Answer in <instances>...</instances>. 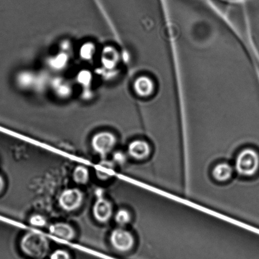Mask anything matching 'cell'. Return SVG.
Returning a JSON list of instances; mask_svg holds the SVG:
<instances>
[{
    "instance_id": "1",
    "label": "cell",
    "mask_w": 259,
    "mask_h": 259,
    "mask_svg": "<svg viewBox=\"0 0 259 259\" xmlns=\"http://www.w3.org/2000/svg\"><path fill=\"white\" fill-rule=\"evenodd\" d=\"M20 247L25 254L34 258L44 257L49 250V242L44 235L36 232L25 235L20 241Z\"/></svg>"
},
{
    "instance_id": "2",
    "label": "cell",
    "mask_w": 259,
    "mask_h": 259,
    "mask_svg": "<svg viewBox=\"0 0 259 259\" xmlns=\"http://www.w3.org/2000/svg\"><path fill=\"white\" fill-rule=\"evenodd\" d=\"M235 168L241 176H254L259 170L258 152L252 148L243 150L236 158Z\"/></svg>"
},
{
    "instance_id": "3",
    "label": "cell",
    "mask_w": 259,
    "mask_h": 259,
    "mask_svg": "<svg viewBox=\"0 0 259 259\" xmlns=\"http://www.w3.org/2000/svg\"><path fill=\"white\" fill-rule=\"evenodd\" d=\"M116 143L115 136L109 132H98L91 139L93 149L101 156H105L109 153L115 146Z\"/></svg>"
},
{
    "instance_id": "4",
    "label": "cell",
    "mask_w": 259,
    "mask_h": 259,
    "mask_svg": "<svg viewBox=\"0 0 259 259\" xmlns=\"http://www.w3.org/2000/svg\"><path fill=\"white\" fill-rule=\"evenodd\" d=\"M110 242L119 252H128L133 248L134 239L133 235L122 228L114 230L110 235Z\"/></svg>"
},
{
    "instance_id": "5",
    "label": "cell",
    "mask_w": 259,
    "mask_h": 259,
    "mask_svg": "<svg viewBox=\"0 0 259 259\" xmlns=\"http://www.w3.org/2000/svg\"><path fill=\"white\" fill-rule=\"evenodd\" d=\"M83 200V193L78 189H68L61 194L58 202L67 211H72L80 207Z\"/></svg>"
},
{
    "instance_id": "6",
    "label": "cell",
    "mask_w": 259,
    "mask_h": 259,
    "mask_svg": "<svg viewBox=\"0 0 259 259\" xmlns=\"http://www.w3.org/2000/svg\"><path fill=\"white\" fill-rule=\"evenodd\" d=\"M93 214L95 219L100 223L108 222L113 214V207L108 200L98 197L93 207Z\"/></svg>"
},
{
    "instance_id": "7",
    "label": "cell",
    "mask_w": 259,
    "mask_h": 259,
    "mask_svg": "<svg viewBox=\"0 0 259 259\" xmlns=\"http://www.w3.org/2000/svg\"><path fill=\"white\" fill-rule=\"evenodd\" d=\"M128 152L129 156L136 160H143L151 154V145L143 140H135L129 144Z\"/></svg>"
},
{
    "instance_id": "8",
    "label": "cell",
    "mask_w": 259,
    "mask_h": 259,
    "mask_svg": "<svg viewBox=\"0 0 259 259\" xmlns=\"http://www.w3.org/2000/svg\"><path fill=\"white\" fill-rule=\"evenodd\" d=\"M101 61L106 69L113 70L120 62V55L115 48L106 47L103 48L101 53Z\"/></svg>"
},
{
    "instance_id": "9",
    "label": "cell",
    "mask_w": 259,
    "mask_h": 259,
    "mask_svg": "<svg viewBox=\"0 0 259 259\" xmlns=\"http://www.w3.org/2000/svg\"><path fill=\"white\" fill-rule=\"evenodd\" d=\"M50 233L56 237L65 240H71L75 236V232L69 225L64 223H55L50 226Z\"/></svg>"
},
{
    "instance_id": "10",
    "label": "cell",
    "mask_w": 259,
    "mask_h": 259,
    "mask_svg": "<svg viewBox=\"0 0 259 259\" xmlns=\"http://www.w3.org/2000/svg\"><path fill=\"white\" fill-rule=\"evenodd\" d=\"M233 168L227 162H221L216 165L212 170V177L219 182H226L232 178Z\"/></svg>"
},
{
    "instance_id": "11",
    "label": "cell",
    "mask_w": 259,
    "mask_h": 259,
    "mask_svg": "<svg viewBox=\"0 0 259 259\" xmlns=\"http://www.w3.org/2000/svg\"><path fill=\"white\" fill-rule=\"evenodd\" d=\"M114 163L107 160H103L98 164L96 168V174L99 179L106 180L110 179L114 175Z\"/></svg>"
},
{
    "instance_id": "12",
    "label": "cell",
    "mask_w": 259,
    "mask_h": 259,
    "mask_svg": "<svg viewBox=\"0 0 259 259\" xmlns=\"http://www.w3.org/2000/svg\"><path fill=\"white\" fill-rule=\"evenodd\" d=\"M17 85L22 89H28L32 87L35 82V77L34 73L25 71L17 75L16 77Z\"/></svg>"
},
{
    "instance_id": "13",
    "label": "cell",
    "mask_w": 259,
    "mask_h": 259,
    "mask_svg": "<svg viewBox=\"0 0 259 259\" xmlns=\"http://www.w3.org/2000/svg\"><path fill=\"white\" fill-rule=\"evenodd\" d=\"M90 178L87 167L83 166H78L73 171V179L78 184H85L88 182Z\"/></svg>"
},
{
    "instance_id": "14",
    "label": "cell",
    "mask_w": 259,
    "mask_h": 259,
    "mask_svg": "<svg viewBox=\"0 0 259 259\" xmlns=\"http://www.w3.org/2000/svg\"><path fill=\"white\" fill-rule=\"evenodd\" d=\"M68 62L67 55L61 53L50 58L49 60L50 67L56 70H62L67 65Z\"/></svg>"
},
{
    "instance_id": "15",
    "label": "cell",
    "mask_w": 259,
    "mask_h": 259,
    "mask_svg": "<svg viewBox=\"0 0 259 259\" xmlns=\"http://www.w3.org/2000/svg\"><path fill=\"white\" fill-rule=\"evenodd\" d=\"M95 53V45L92 42H86L81 48L80 51V57L84 60L90 61L93 59Z\"/></svg>"
},
{
    "instance_id": "16",
    "label": "cell",
    "mask_w": 259,
    "mask_h": 259,
    "mask_svg": "<svg viewBox=\"0 0 259 259\" xmlns=\"http://www.w3.org/2000/svg\"><path fill=\"white\" fill-rule=\"evenodd\" d=\"M53 88L56 93L61 98L68 97L71 94L70 86L67 83L63 82V80H58L54 82Z\"/></svg>"
},
{
    "instance_id": "17",
    "label": "cell",
    "mask_w": 259,
    "mask_h": 259,
    "mask_svg": "<svg viewBox=\"0 0 259 259\" xmlns=\"http://www.w3.org/2000/svg\"><path fill=\"white\" fill-rule=\"evenodd\" d=\"M131 220L130 212L128 210L121 209L117 212L115 215V220L119 225L123 226L128 224Z\"/></svg>"
},
{
    "instance_id": "18",
    "label": "cell",
    "mask_w": 259,
    "mask_h": 259,
    "mask_svg": "<svg viewBox=\"0 0 259 259\" xmlns=\"http://www.w3.org/2000/svg\"><path fill=\"white\" fill-rule=\"evenodd\" d=\"M91 80H92V75L89 70H81L77 75L78 82L84 87L90 85Z\"/></svg>"
},
{
    "instance_id": "19",
    "label": "cell",
    "mask_w": 259,
    "mask_h": 259,
    "mask_svg": "<svg viewBox=\"0 0 259 259\" xmlns=\"http://www.w3.org/2000/svg\"><path fill=\"white\" fill-rule=\"evenodd\" d=\"M30 224L35 227H43L47 225V222L46 218L42 215L34 214L30 217Z\"/></svg>"
},
{
    "instance_id": "20",
    "label": "cell",
    "mask_w": 259,
    "mask_h": 259,
    "mask_svg": "<svg viewBox=\"0 0 259 259\" xmlns=\"http://www.w3.org/2000/svg\"><path fill=\"white\" fill-rule=\"evenodd\" d=\"M126 154L124 152L121 151H118L114 152L113 154V160L114 162L116 163L123 165L125 164L127 161Z\"/></svg>"
},
{
    "instance_id": "21",
    "label": "cell",
    "mask_w": 259,
    "mask_h": 259,
    "mask_svg": "<svg viewBox=\"0 0 259 259\" xmlns=\"http://www.w3.org/2000/svg\"><path fill=\"white\" fill-rule=\"evenodd\" d=\"M50 259H70V257L67 251L58 249L52 253Z\"/></svg>"
},
{
    "instance_id": "22",
    "label": "cell",
    "mask_w": 259,
    "mask_h": 259,
    "mask_svg": "<svg viewBox=\"0 0 259 259\" xmlns=\"http://www.w3.org/2000/svg\"><path fill=\"white\" fill-rule=\"evenodd\" d=\"M4 180L3 177L0 175V192H1L4 188Z\"/></svg>"
}]
</instances>
